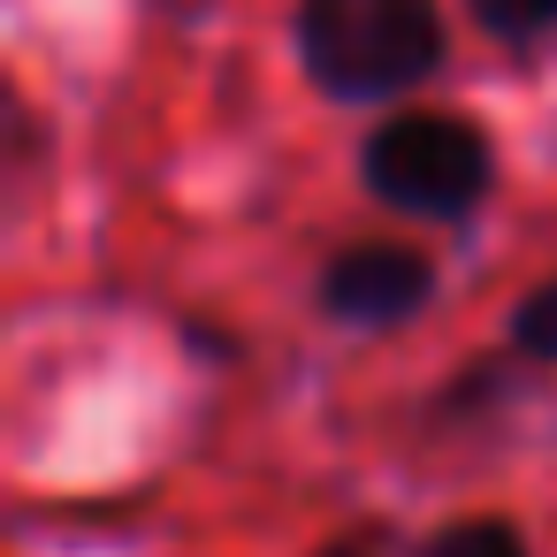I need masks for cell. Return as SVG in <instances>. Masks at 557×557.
I'll return each mask as SVG.
<instances>
[{
    "label": "cell",
    "instance_id": "obj_1",
    "mask_svg": "<svg viewBox=\"0 0 557 557\" xmlns=\"http://www.w3.org/2000/svg\"><path fill=\"white\" fill-rule=\"evenodd\" d=\"M290 47L336 108H389L450 62L435 0H298Z\"/></svg>",
    "mask_w": 557,
    "mask_h": 557
},
{
    "label": "cell",
    "instance_id": "obj_2",
    "mask_svg": "<svg viewBox=\"0 0 557 557\" xmlns=\"http://www.w3.org/2000/svg\"><path fill=\"white\" fill-rule=\"evenodd\" d=\"M359 184L405 222H473L496 191V146L466 115L405 108L359 138Z\"/></svg>",
    "mask_w": 557,
    "mask_h": 557
},
{
    "label": "cell",
    "instance_id": "obj_3",
    "mask_svg": "<svg viewBox=\"0 0 557 557\" xmlns=\"http://www.w3.org/2000/svg\"><path fill=\"white\" fill-rule=\"evenodd\" d=\"M435 298V260L397 245V237H367V245H344L321 275H313V306L336 321V329H405L412 313H428Z\"/></svg>",
    "mask_w": 557,
    "mask_h": 557
},
{
    "label": "cell",
    "instance_id": "obj_4",
    "mask_svg": "<svg viewBox=\"0 0 557 557\" xmlns=\"http://www.w3.org/2000/svg\"><path fill=\"white\" fill-rule=\"evenodd\" d=\"M412 557H534V549H527V534L511 519H450Z\"/></svg>",
    "mask_w": 557,
    "mask_h": 557
},
{
    "label": "cell",
    "instance_id": "obj_5",
    "mask_svg": "<svg viewBox=\"0 0 557 557\" xmlns=\"http://www.w3.org/2000/svg\"><path fill=\"white\" fill-rule=\"evenodd\" d=\"M466 16H473L496 47H534V39H557V0H466Z\"/></svg>",
    "mask_w": 557,
    "mask_h": 557
},
{
    "label": "cell",
    "instance_id": "obj_6",
    "mask_svg": "<svg viewBox=\"0 0 557 557\" xmlns=\"http://www.w3.org/2000/svg\"><path fill=\"white\" fill-rule=\"evenodd\" d=\"M511 351H527V359H549V367H557V275H549V283H534V290L511 306Z\"/></svg>",
    "mask_w": 557,
    "mask_h": 557
},
{
    "label": "cell",
    "instance_id": "obj_7",
    "mask_svg": "<svg viewBox=\"0 0 557 557\" xmlns=\"http://www.w3.org/2000/svg\"><path fill=\"white\" fill-rule=\"evenodd\" d=\"M313 557H374V542H329V549H313Z\"/></svg>",
    "mask_w": 557,
    "mask_h": 557
}]
</instances>
